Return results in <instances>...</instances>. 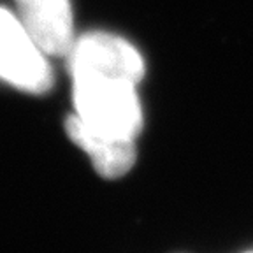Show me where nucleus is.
Returning <instances> with one entry per match:
<instances>
[{
  "label": "nucleus",
  "mask_w": 253,
  "mask_h": 253,
  "mask_svg": "<svg viewBox=\"0 0 253 253\" xmlns=\"http://www.w3.org/2000/svg\"><path fill=\"white\" fill-rule=\"evenodd\" d=\"M76 115L91 130L111 137L135 139L142 128L137 84L99 74L72 76Z\"/></svg>",
  "instance_id": "1"
},
{
  "label": "nucleus",
  "mask_w": 253,
  "mask_h": 253,
  "mask_svg": "<svg viewBox=\"0 0 253 253\" xmlns=\"http://www.w3.org/2000/svg\"><path fill=\"white\" fill-rule=\"evenodd\" d=\"M0 78L28 93H44L53 86L47 56L39 49L20 18L0 7Z\"/></svg>",
  "instance_id": "2"
},
{
  "label": "nucleus",
  "mask_w": 253,
  "mask_h": 253,
  "mask_svg": "<svg viewBox=\"0 0 253 253\" xmlns=\"http://www.w3.org/2000/svg\"><path fill=\"white\" fill-rule=\"evenodd\" d=\"M71 76L99 74L139 84L144 78L141 53L125 39L109 32H88L76 39L67 56Z\"/></svg>",
  "instance_id": "3"
},
{
  "label": "nucleus",
  "mask_w": 253,
  "mask_h": 253,
  "mask_svg": "<svg viewBox=\"0 0 253 253\" xmlns=\"http://www.w3.org/2000/svg\"><path fill=\"white\" fill-rule=\"evenodd\" d=\"M21 25L46 56L67 58L74 47L71 0H16Z\"/></svg>",
  "instance_id": "4"
},
{
  "label": "nucleus",
  "mask_w": 253,
  "mask_h": 253,
  "mask_svg": "<svg viewBox=\"0 0 253 253\" xmlns=\"http://www.w3.org/2000/svg\"><path fill=\"white\" fill-rule=\"evenodd\" d=\"M65 132L76 146H79L90 157L93 169L102 178H122L135 164L137 157L135 139L99 134L91 130L78 115H71L65 120Z\"/></svg>",
  "instance_id": "5"
},
{
  "label": "nucleus",
  "mask_w": 253,
  "mask_h": 253,
  "mask_svg": "<svg viewBox=\"0 0 253 253\" xmlns=\"http://www.w3.org/2000/svg\"><path fill=\"white\" fill-rule=\"evenodd\" d=\"M252 252H253V250H252Z\"/></svg>",
  "instance_id": "6"
}]
</instances>
